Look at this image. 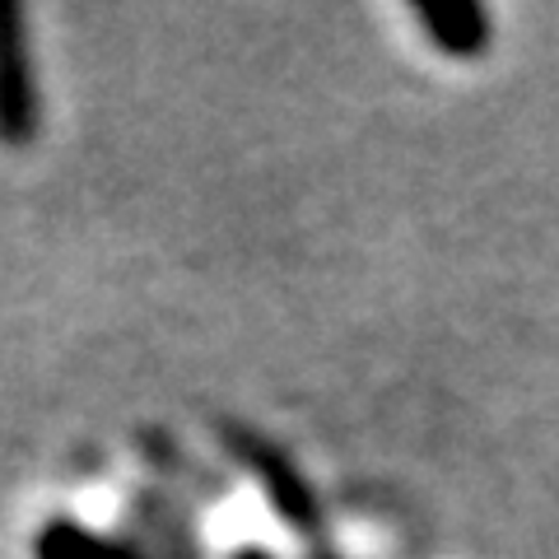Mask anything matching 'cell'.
<instances>
[{
  "instance_id": "obj_1",
  "label": "cell",
  "mask_w": 559,
  "mask_h": 559,
  "mask_svg": "<svg viewBox=\"0 0 559 559\" xmlns=\"http://www.w3.org/2000/svg\"><path fill=\"white\" fill-rule=\"evenodd\" d=\"M219 443L229 448V457L257 480V489L266 495L275 518L285 522L294 536L322 540V503H318V495H312V485L299 471V462H294L285 448L261 439V433L248 429V425H234V419L219 425Z\"/></svg>"
},
{
  "instance_id": "obj_2",
  "label": "cell",
  "mask_w": 559,
  "mask_h": 559,
  "mask_svg": "<svg viewBox=\"0 0 559 559\" xmlns=\"http://www.w3.org/2000/svg\"><path fill=\"white\" fill-rule=\"evenodd\" d=\"M43 131V90L33 75L28 24L14 0H0V145L24 150Z\"/></svg>"
},
{
  "instance_id": "obj_3",
  "label": "cell",
  "mask_w": 559,
  "mask_h": 559,
  "mask_svg": "<svg viewBox=\"0 0 559 559\" xmlns=\"http://www.w3.org/2000/svg\"><path fill=\"white\" fill-rule=\"evenodd\" d=\"M33 559H154L150 550L131 546L121 536L94 532L75 518H47L38 532H33Z\"/></svg>"
},
{
  "instance_id": "obj_4",
  "label": "cell",
  "mask_w": 559,
  "mask_h": 559,
  "mask_svg": "<svg viewBox=\"0 0 559 559\" xmlns=\"http://www.w3.org/2000/svg\"><path fill=\"white\" fill-rule=\"evenodd\" d=\"M415 20L443 57L471 61L489 47V14L480 5H419Z\"/></svg>"
},
{
  "instance_id": "obj_5",
  "label": "cell",
  "mask_w": 559,
  "mask_h": 559,
  "mask_svg": "<svg viewBox=\"0 0 559 559\" xmlns=\"http://www.w3.org/2000/svg\"><path fill=\"white\" fill-rule=\"evenodd\" d=\"M229 559H275V555H271L266 546H238Z\"/></svg>"
}]
</instances>
